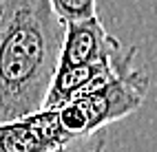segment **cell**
Returning <instances> with one entry per match:
<instances>
[{
	"label": "cell",
	"mask_w": 157,
	"mask_h": 152,
	"mask_svg": "<svg viewBox=\"0 0 157 152\" xmlns=\"http://www.w3.org/2000/svg\"><path fill=\"white\" fill-rule=\"evenodd\" d=\"M62 40L49 0H0V124L44 108Z\"/></svg>",
	"instance_id": "6da1fadb"
},
{
	"label": "cell",
	"mask_w": 157,
	"mask_h": 152,
	"mask_svg": "<svg viewBox=\"0 0 157 152\" xmlns=\"http://www.w3.org/2000/svg\"><path fill=\"white\" fill-rule=\"evenodd\" d=\"M148 86V75L135 64L84 97L56 108L60 152H104L106 128L140 110Z\"/></svg>",
	"instance_id": "7a4b0ae2"
},
{
	"label": "cell",
	"mask_w": 157,
	"mask_h": 152,
	"mask_svg": "<svg viewBox=\"0 0 157 152\" xmlns=\"http://www.w3.org/2000/svg\"><path fill=\"white\" fill-rule=\"evenodd\" d=\"M122 42L111 35L98 16L64 24V40L60 51V66L109 64L126 53Z\"/></svg>",
	"instance_id": "3957f363"
},
{
	"label": "cell",
	"mask_w": 157,
	"mask_h": 152,
	"mask_svg": "<svg viewBox=\"0 0 157 152\" xmlns=\"http://www.w3.org/2000/svg\"><path fill=\"white\" fill-rule=\"evenodd\" d=\"M135 57H137V49L128 46V51L117 62L58 66V73L53 77V82H51V88H49V95L44 99L42 110H56V108L67 106L69 101H75L80 97H84L86 93L100 88L102 84H106L115 75H120L124 71H128L131 66H135Z\"/></svg>",
	"instance_id": "277c9868"
},
{
	"label": "cell",
	"mask_w": 157,
	"mask_h": 152,
	"mask_svg": "<svg viewBox=\"0 0 157 152\" xmlns=\"http://www.w3.org/2000/svg\"><path fill=\"white\" fill-rule=\"evenodd\" d=\"M0 152H60L56 110L0 124Z\"/></svg>",
	"instance_id": "5b68a950"
},
{
	"label": "cell",
	"mask_w": 157,
	"mask_h": 152,
	"mask_svg": "<svg viewBox=\"0 0 157 152\" xmlns=\"http://www.w3.org/2000/svg\"><path fill=\"white\" fill-rule=\"evenodd\" d=\"M49 5L62 24L98 16V0H49Z\"/></svg>",
	"instance_id": "8992f818"
}]
</instances>
